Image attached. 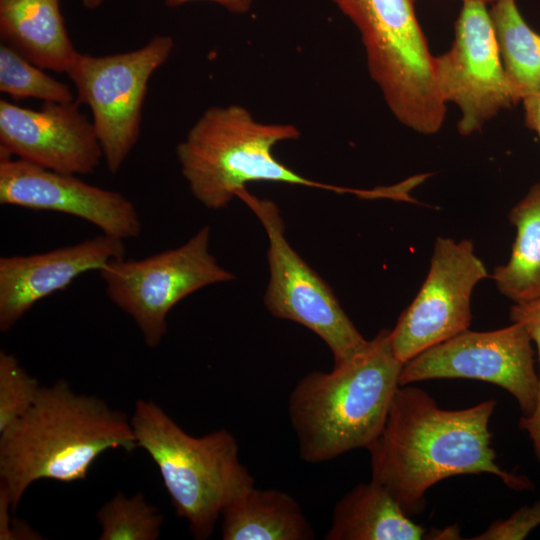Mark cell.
<instances>
[{"label":"cell","mask_w":540,"mask_h":540,"mask_svg":"<svg viewBox=\"0 0 540 540\" xmlns=\"http://www.w3.org/2000/svg\"><path fill=\"white\" fill-rule=\"evenodd\" d=\"M0 156L57 172L87 175L103 159L93 122L76 101L44 102L40 109L0 101Z\"/></svg>","instance_id":"cell-14"},{"label":"cell","mask_w":540,"mask_h":540,"mask_svg":"<svg viewBox=\"0 0 540 540\" xmlns=\"http://www.w3.org/2000/svg\"><path fill=\"white\" fill-rule=\"evenodd\" d=\"M489 13L506 78L517 103L540 92V35L524 21L515 0H495Z\"/></svg>","instance_id":"cell-20"},{"label":"cell","mask_w":540,"mask_h":540,"mask_svg":"<svg viewBox=\"0 0 540 540\" xmlns=\"http://www.w3.org/2000/svg\"><path fill=\"white\" fill-rule=\"evenodd\" d=\"M223 540H312L314 530L289 493L255 486L233 499L221 514Z\"/></svg>","instance_id":"cell-18"},{"label":"cell","mask_w":540,"mask_h":540,"mask_svg":"<svg viewBox=\"0 0 540 540\" xmlns=\"http://www.w3.org/2000/svg\"><path fill=\"white\" fill-rule=\"evenodd\" d=\"M175 46L169 35H156L142 47L116 54L79 53L66 74L86 104L110 173H117L136 145L142 110L152 75Z\"/></svg>","instance_id":"cell-8"},{"label":"cell","mask_w":540,"mask_h":540,"mask_svg":"<svg viewBox=\"0 0 540 540\" xmlns=\"http://www.w3.org/2000/svg\"><path fill=\"white\" fill-rule=\"evenodd\" d=\"M358 29L367 66L393 115L421 134L443 124L446 104L414 0H331Z\"/></svg>","instance_id":"cell-6"},{"label":"cell","mask_w":540,"mask_h":540,"mask_svg":"<svg viewBox=\"0 0 540 540\" xmlns=\"http://www.w3.org/2000/svg\"><path fill=\"white\" fill-rule=\"evenodd\" d=\"M5 43L0 45V91L13 98L69 103L74 95L63 82L46 74Z\"/></svg>","instance_id":"cell-22"},{"label":"cell","mask_w":540,"mask_h":540,"mask_svg":"<svg viewBox=\"0 0 540 540\" xmlns=\"http://www.w3.org/2000/svg\"><path fill=\"white\" fill-rule=\"evenodd\" d=\"M486 3L463 1L451 48L433 57V74L445 102L461 111L462 135L478 131L500 110L516 103L501 61Z\"/></svg>","instance_id":"cell-12"},{"label":"cell","mask_w":540,"mask_h":540,"mask_svg":"<svg viewBox=\"0 0 540 540\" xmlns=\"http://www.w3.org/2000/svg\"><path fill=\"white\" fill-rule=\"evenodd\" d=\"M431 536H435L434 539H457L459 536V528L453 526L444 528L442 530H434V534H431Z\"/></svg>","instance_id":"cell-29"},{"label":"cell","mask_w":540,"mask_h":540,"mask_svg":"<svg viewBox=\"0 0 540 540\" xmlns=\"http://www.w3.org/2000/svg\"><path fill=\"white\" fill-rule=\"evenodd\" d=\"M510 319L523 325L532 342H535L538 350L539 373H538V398L533 414L529 417L521 416L519 428L527 431L535 456L540 463V299L515 303L510 309Z\"/></svg>","instance_id":"cell-24"},{"label":"cell","mask_w":540,"mask_h":540,"mask_svg":"<svg viewBox=\"0 0 540 540\" xmlns=\"http://www.w3.org/2000/svg\"><path fill=\"white\" fill-rule=\"evenodd\" d=\"M0 204L78 217L121 240L142 231L135 205L123 194L13 157L0 156Z\"/></svg>","instance_id":"cell-13"},{"label":"cell","mask_w":540,"mask_h":540,"mask_svg":"<svg viewBox=\"0 0 540 540\" xmlns=\"http://www.w3.org/2000/svg\"><path fill=\"white\" fill-rule=\"evenodd\" d=\"M123 240L101 234L31 255L0 258V330L8 332L41 299L67 288L83 273L124 257Z\"/></svg>","instance_id":"cell-15"},{"label":"cell","mask_w":540,"mask_h":540,"mask_svg":"<svg viewBox=\"0 0 540 540\" xmlns=\"http://www.w3.org/2000/svg\"><path fill=\"white\" fill-rule=\"evenodd\" d=\"M130 422L138 447L158 467L176 514L195 539L210 538L224 508L254 486L237 439L226 429L194 437L143 399L136 401Z\"/></svg>","instance_id":"cell-4"},{"label":"cell","mask_w":540,"mask_h":540,"mask_svg":"<svg viewBox=\"0 0 540 540\" xmlns=\"http://www.w3.org/2000/svg\"><path fill=\"white\" fill-rule=\"evenodd\" d=\"M403 366L383 329L349 361L303 376L288 401L300 458L314 464L368 449L384 427Z\"/></svg>","instance_id":"cell-3"},{"label":"cell","mask_w":540,"mask_h":540,"mask_svg":"<svg viewBox=\"0 0 540 540\" xmlns=\"http://www.w3.org/2000/svg\"><path fill=\"white\" fill-rule=\"evenodd\" d=\"M210 229L202 227L184 244L146 258L108 262L98 272L108 298L128 314L147 346L167 332V316L182 299L206 286L235 279L209 250Z\"/></svg>","instance_id":"cell-7"},{"label":"cell","mask_w":540,"mask_h":540,"mask_svg":"<svg viewBox=\"0 0 540 540\" xmlns=\"http://www.w3.org/2000/svg\"><path fill=\"white\" fill-rule=\"evenodd\" d=\"M80 1L82 5L89 10H95L99 8L104 2V0H80Z\"/></svg>","instance_id":"cell-30"},{"label":"cell","mask_w":540,"mask_h":540,"mask_svg":"<svg viewBox=\"0 0 540 540\" xmlns=\"http://www.w3.org/2000/svg\"><path fill=\"white\" fill-rule=\"evenodd\" d=\"M11 501L6 490L0 487V539H42L27 523L12 519Z\"/></svg>","instance_id":"cell-26"},{"label":"cell","mask_w":540,"mask_h":540,"mask_svg":"<svg viewBox=\"0 0 540 540\" xmlns=\"http://www.w3.org/2000/svg\"><path fill=\"white\" fill-rule=\"evenodd\" d=\"M540 525V500L525 505L505 520L494 521L475 540H521Z\"/></svg>","instance_id":"cell-25"},{"label":"cell","mask_w":540,"mask_h":540,"mask_svg":"<svg viewBox=\"0 0 540 540\" xmlns=\"http://www.w3.org/2000/svg\"><path fill=\"white\" fill-rule=\"evenodd\" d=\"M41 387L13 354L0 351V433L30 409Z\"/></svg>","instance_id":"cell-23"},{"label":"cell","mask_w":540,"mask_h":540,"mask_svg":"<svg viewBox=\"0 0 540 540\" xmlns=\"http://www.w3.org/2000/svg\"><path fill=\"white\" fill-rule=\"evenodd\" d=\"M426 529L414 523L388 490L370 480L336 503L325 540H419Z\"/></svg>","instance_id":"cell-17"},{"label":"cell","mask_w":540,"mask_h":540,"mask_svg":"<svg viewBox=\"0 0 540 540\" xmlns=\"http://www.w3.org/2000/svg\"><path fill=\"white\" fill-rule=\"evenodd\" d=\"M516 238L510 259L496 267L492 278L498 290L515 303L540 299V184L511 209Z\"/></svg>","instance_id":"cell-19"},{"label":"cell","mask_w":540,"mask_h":540,"mask_svg":"<svg viewBox=\"0 0 540 540\" xmlns=\"http://www.w3.org/2000/svg\"><path fill=\"white\" fill-rule=\"evenodd\" d=\"M487 276L470 240L438 237L424 283L390 330L396 357L405 364L467 330L472 318V291Z\"/></svg>","instance_id":"cell-11"},{"label":"cell","mask_w":540,"mask_h":540,"mask_svg":"<svg viewBox=\"0 0 540 540\" xmlns=\"http://www.w3.org/2000/svg\"><path fill=\"white\" fill-rule=\"evenodd\" d=\"M522 101L526 125L536 131L540 138V92L527 96Z\"/></svg>","instance_id":"cell-28"},{"label":"cell","mask_w":540,"mask_h":540,"mask_svg":"<svg viewBox=\"0 0 540 540\" xmlns=\"http://www.w3.org/2000/svg\"><path fill=\"white\" fill-rule=\"evenodd\" d=\"M0 35L3 43L42 69L66 73L79 54L60 0H0Z\"/></svg>","instance_id":"cell-16"},{"label":"cell","mask_w":540,"mask_h":540,"mask_svg":"<svg viewBox=\"0 0 540 540\" xmlns=\"http://www.w3.org/2000/svg\"><path fill=\"white\" fill-rule=\"evenodd\" d=\"M466 378L498 385L516 399L523 417L533 414L538 373L532 340L520 323L488 332L465 330L407 361L399 385L428 379Z\"/></svg>","instance_id":"cell-10"},{"label":"cell","mask_w":540,"mask_h":540,"mask_svg":"<svg viewBox=\"0 0 540 540\" xmlns=\"http://www.w3.org/2000/svg\"><path fill=\"white\" fill-rule=\"evenodd\" d=\"M463 1H466V0H463ZM480 1H483V2H485L486 4H488V3L494 2L495 0H480Z\"/></svg>","instance_id":"cell-31"},{"label":"cell","mask_w":540,"mask_h":540,"mask_svg":"<svg viewBox=\"0 0 540 540\" xmlns=\"http://www.w3.org/2000/svg\"><path fill=\"white\" fill-rule=\"evenodd\" d=\"M236 197L257 216L268 237L270 277L264 297L268 311L313 331L329 347L334 366L363 351L370 340L356 329L329 286L290 246L277 205L246 188Z\"/></svg>","instance_id":"cell-9"},{"label":"cell","mask_w":540,"mask_h":540,"mask_svg":"<svg viewBox=\"0 0 540 540\" xmlns=\"http://www.w3.org/2000/svg\"><path fill=\"white\" fill-rule=\"evenodd\" d=\"M299 137L294 125L259 122L240 105L212 106L179 142L176 156L191 193L209 209L226 207L256 181L348 191L305 178L277 160L274 146Z\"/></svg>","instance_id":"cell-5"},{"label":"cell","mask_w":540,"mask_h":540,"mask_svg":"<svg viewBox=\"0 0 540 540\" xmlns=\"http://www.w3.org/2000/svg\"><path fill=\"white\" fill-rule=\"evenodd\" d=\"M195 1L214 2L234 14L247 13L255 2V0H164V3L168 7H179Z\"/></svg>","instance_id":"cell-27"},{"label":"cell","mask_w":540,"mask_h":540,"mask_svg":"<svg viewBox=\"0 0 540 540\" xmlns=\"http://www.w3.org/2000/svg\"><path fill=\"white\" fill-rule=\"evenodd\" d=\"M163 515L142 493L127 497L118 492L97 512L100 540H156Z\"/></svg>","instance_id":"cell-21"},{"label":"cell","mask_w":540,"mask_h":540,"mask_svg":"<svg viewBox=\"0 0 540 540\" xmlns=\"http://www.w3.org/2000/svg\"><path fill=\"white\" fill-rule=\"evenodd\" d=\"M496 400L445 410L424 390L399 386L384 427L367 449L372 480L385 487L408 516L425 508L437 482L460 474L489 473L509 488L527 490L530 480L502 469L492 449L489 421Z\"/></svg>","instance_id":"cell-1"},{"label":"cell","mask_w":540,"mask_h":540,"mask_svg":"<svg viewBox=\"0 0 540 540\" xmlns=\"http://www.w3.org/2000/svg\"><path fill=\"white\" fill-rule=\"evenodd\" d=\"M137 447L124 413L61 379L42 386L30 409L0 433V487L15 512L34 482L85 480L105 451Z\"/></svg>","instance_id":"cell-2"}]
</instances>
